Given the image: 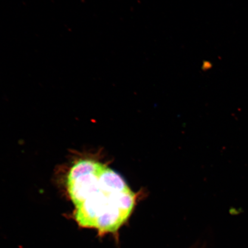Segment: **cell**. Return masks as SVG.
Listing matches in <instances>:
<instances>
[{
	"label": "cell",
	"mask_w": 248,
	"mask_h": 248,
	"mask_svg": "<svg viewBox=\"0 0 248 248\" xmlns=\"http://www.w3.org/2000/svg\"><path fill=\"white\" fill-rule=\"evenodd\" d=\"M67 186L76 207L74 218L78 224L97 229L100 234L116 232L134 207L135 194L122 176L94 160L74 164Z\"/></svg>",
	"instance_id": "1"
}]
</instances>
